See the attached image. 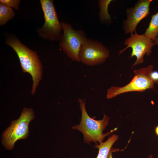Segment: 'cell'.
<instances>
[{"label":"cell","mask_w":158,"mask_h":158,"mask_svg":"<svg viewBox=\"0 0 158 158\" xmlns=\"http://www.w3.org/2000/svg\"><path fill=\"white\" fill-rule=\"evenodd\" d=\"M5 42L17 54L23 72L29 73L31 75L33 81L31 94L33 95L35 93L42 75V65L37 53L22 44L13 35H7Z\"/></svg>","instance_id":"cell-1"},{"label":"cell","mask_w":158,"mask_h":158,"mask_svg":"<svg viewBox=\"0 0 158 158\" xmlns=\"http://www.w3.org/2000/svg\"><path fill=\"white\" fill-rule=\"evenodd\" d=\"M78 101L81 111V121L78 125L72 126V129L77 130L82 133L85 143L89 144L93 142L97 145L98 142H102L104 138L116 130V128L103 134V131L109 123V117L104 114L102 119L98 120L90 117L86 111L85 101L80 98Z\"/></svg>","instance_id":"cell-2"},{"label":"cell","mask_w":158,"mask_h":158,"mask_svg":"<svg viewBox=\"0 0 158 158\" xmlns=\"http://www.w3.org/2000/svg\"><path fill=\"white\" fill-rule=\"evenodd\" d=\"M34 117L32 109L24 107L19 118L12 121L2 135V143L7 150H12L18 140L27 138L29 134V124Z\"/></svg>","instance_id":"cell-3"},{"label":"cell","mask_w":158,"mask_h":158,"mask_svg":"<svg viewBox=\"0 0 158 158\" xmlns=\"http://www.w3.org/2000/svg\"><path fill=\"white\" fill-rule=\"evenodd\" d=\"M153 66H148L134 71V76L132 80L122 87L112 86L107 91V98L110 99L126 92H142L153 88L155 82L151 78Z\"/></svg>","instance_id":"cell-4"},{"label":"cell","mask_w":158,"mask_h":158,"mask_svg":"<svg viewBox=\"0 0 158 158\" xmlns=\"http://www.w3.org/2000/svg\"><path fill=\"white\" fill-rule=\"evenodd\" d=\"M45 20L43 25L37 30L39 37L50 41H59L62 34V26L58 19L52 0H40Z\"/></svg>","instance_id":"cell-5"},{"label":"cell","mask_w":158,"mask_h":158,"mask_svg":"<svg viewBox=\"0 0 158 158\" xmlns=\"http://www.w3.org/2000/svg\"><path fill=\"white\" fill-rule=\"evenodd\" d=\"M63 33L59 40V45L72 60L80 62L79 51L82 44L87 39L82 30H75L68 23L61 22Z\"/></svg>","instance_id":"cell-6"},{"label":"cell","mask_w":158,"mask_h":158,"mask_svg":"<svg viewBox=\"0 0 158 158\" xmlns=\"http://www.w3.org/2000/svg\"><path fill=\"white\" fill-rule=\"evenodd\" d=\"M109 53V50L101 42L87 38L81 46L79 55L80 61L93 66L104 63Z\"/></svg>","instance_id":"cell-7"},{"label":"cell","mask_w":158,"mask_h":158,"mask_svg":"<svg viewBox=\"0 0 158 158\" xmlns=\"http://www.w3.org/2000/svg\"><path fill=\"white\" fill-rule=\"evenodd\" d=\"M135 34L131 33L130 36L126 40L124 44L126 47L120 50L119 54H121L127 49L131 48L132 51L130 56H135L136 60L133 64L132 67L144 62V56L146 54L149 56L152 53V49L156 45V43L153 40L145 35H139L136 31Z\"/></svg>","instance_id":"cell-8"},{"label":"cell","mask_w":158,"mask_h":158,"mask_svg":"<svg viewBox=\"0 0 158 158\" xmlns=\"http://www.w3.org/2000/svg\"><path fill=\"white\" fill-rule=\"evenodd\" d=\"M152 1V0H139L133 7L126 10L127 18L123 21V26L126 34L133 33L136 31L139 23L149 14L150 4Z\"/></svg>","instance_id":"cell-9"},{"label":"cell","mask_w":158,"mask_h":158,"mask_svg":"<svg viewBox=\"0 0 158 158\" xmlns=\"http://www.w3.org/2000/svg\"><path fill=\"white\" fill-rule=\"evenodd\" d=\"M118 136L114 134L109 138L105 142H102L99 145L94 146L99 149V152L96 158H107L110 152L111 148L118 138Z\"/></svg>","instance_id":"cell-10"},{"label":"cell","mask_w":158,"mask_h":158,"mask_svg":"<svg viewBox=\"0 0 158 158\" xmlns=\"http://www.w3.org/2000/svg\"><path fill=\"white\" fill-rule=\"evenodd\" d=\"M112 1L111 0H100L98 1L99 9V17L100 21L102 23L109 24L111 22L108 12V8L109 4Z\"/></svg>","instance_id":"cell-11"},{"label":"cell","mask_w":158,"mask_h":158,"mask_svg":"<svg viewBox=\"0 0 158 158\" xmlns=\"http://www.w3.org/2000/svg\"><path fill=\"white\" fill-rule=\"evenodd\" d=\"M149 38L154 40L158 36V12L152 15L147 28L144 34Z\"/></svg>","instance_id":"cell-12"},{"label":"cell","mask_w":158,"mask_h":158,"mask_svg":"<svg viewBox=\"0 0 158 158\" xmlns=\"http://www.w3.org/2000/svg\"><path fill=\"white\" fill-rule=\"evenodd\" d=\"M15 16L12 8L0 3V25H5Z\"/></svg>","instance_id":"cell-13"},{"label":"cell","mask_w":158,"mask_h":158,"mask_svg":"<svg viewBox=\"0 0 158 158\" xmlns=\"http://www.w3.org/2000/svg\"><path fill=\"white\" fill-rule=\"evenodd\" d=\"M20 0H0V3L12 8H13L16 11L19 8Z\"/></svg>","instance_id":"cell-14"},{"label":"cell","mask_w":158,"mask_h":158,"mask_svg":"<svg viewBox=\"0 0 158 158\" xmlns=\"http://www.w3.org/2000/svg\"><path fill=\"white\" fill-rule=\"evenodd\" d=\"M151 77L156 83L158 80V71H152L151 74Z\"/></svg>","instance_id":"cell-15"},{"label":"cell","mask_w":158,"mask_h":158,"mask_svg":"<svg viewBox=\"0 0 158 158\" xmlns=\"http://www.w3.org/2000/svg\"><path fill=\"white\" fill-rule=\"evenodd\" d=\"M114 152V151H110L109 154V155L108 158H113L112 155V152ZM152 155H150L148 158H152Z\"/></svg>","instance_id":"cell-16"},{"label":"cell","mask_w":158,"mask_h":158,"mask_svg":"<svg viewBox=\"0 0 158 158\" xmlns=\"http://www.w3.org/2000/svg\"><path fill=\"white\" fill-rule=\"evenodd\" d=\"M154 41L156 43V44L158 45V38L157 37L154 40ZM156 83L157 84H158V80Z\"/></svg>","instance_id":"cell-17"},{"label":"cell","mask_w":158,"mask_h":158,"mask_svg":"<svg viewBox=\"0 0 158 158\" xmlns=\"http://www.w3.org/2000/svg\"><path fill=\"white\" fill-rule=\"evenodd\" d=\"M155 131L156 134L158 136V126L156 128Z\"/></svg>","instance_id":"cell-18"}]
</instances>
